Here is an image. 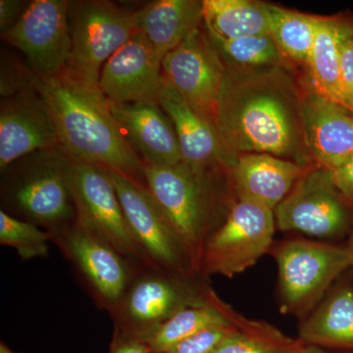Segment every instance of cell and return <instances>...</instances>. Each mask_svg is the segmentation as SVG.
<instances>
[{
  "mask_svg": "<svg viewBox=\"0 0 353 353\" xmlns=\"http://www.w3.org/2000/svg\"><path fill=\"white\" fill-rule=\"evenodd\" d=\"M304 92L285 65L226 66L214 113L221 141L236 157L267 153L314 166L304 136Z\"/></svg>",
  "mask_w": 353,
  "mask_h": 353,
  "instance_id": "cell-1",
  "label": "cell"
},
{
  "mask_svg": "<svg viewBox=\"0 0 353 353\" xmlns=\"http://www.w3.org/2000/svg\"><path fill=\"white\" fill-rule=\"evenodd\" d=\"M37 90L54 121L60 148L72 161L94 165L145 185L139 159L97 83L67 68L38 78Z\"/></svg>",
  "mask_w": 353,
  "mask_h": 353,
  "instance_id": "cell-2",
  "label": "cell"
},
{
  "mask_svg": "<svg viewBox=\"0 0 353 353\" xmlns=\"http://www.w3.org/2000/svg\"><path fill=\"white\" fill-rule=\"evenodd\" d=\"M72 160L62 150L27 155L2 172L1 210L48 234L77 218L71 185Z\"/></svg>",
  "mask_w": 353,
  "mask_h": 353,
  "instance_id": "cell-3",
  "label": "cell"
},
{
  "mask_svg": "<svg viewBox=\"0 0 353 353\" xmlns=\"http://www.w3.org/2000/svg\"><path fill=\"white\" fill-rule=\"evenodd\" d=\"M145 188L201 274L204 246L216 227L214 176L201 175L187 164L143 162Z\"/></svg>",
  "mask_w": 353,
  "mask_h": 353,
  "instance_id": "cell-4",
  "label": "cell"
},
{
  "mask_svg": "<svg viewBox=\"0 0 353 353\" xmlns=\"http://www.w3.org/2000/svg\"><path fill=\"white\" fill-rule=\"evenodd\" d=\"M197 276L139 265L110 314L114 331L145 339L182 309L205 303L213 290L196 284Z\"/></svg>",
  "mask_w": 353,
  "mask_h": 353,
  "instance_id": "cell-5",
  "label": "cell"
},
{
  "mask_svg": "<svg viewBox=\"0 0 353 353\" xmlns=\"http://www.w3.org/2000/svg\"><path fill=\"white\" fill-rule=\"evenodd\" d=\"M277 262L281 311L306 317L330 287L350 267L347 246L297 239L279 243Z\"/></svg>",
  "mask_w": 353,
  "mask_h": 353,
  "instance_id": "cell-6",
  "label": "cell"
},
{
  "mask_svg": "<svg viewBox=\"0 0 353 353\" xmlns=\"http://www.w3.org/2000/svg\"><path fill=\"white\" fill-rule=\"evenodd\" d=\"M77 279L101 310L113 312L139 265L118 252L101 234L77 219L50 234Z\"/></svg>",
  "mask_w": 353,
  "mask_h": 353,
  "instance_id": "cell-7",
  "label": "cell"
},
{
  "mask_svg": "<svg viewBox=\"0 0 353 353\" xmlns=\"http://www.w3.org/2000/svg\"><path fill=\"white\" fill-rule=\"evenodd\" d=\"M276 228L274 210L238 199L206 241L201 275L233 278L248 270L271 250Z\"/></svg>",
  "mask_w": 353,
  "mask_h": 353,
  "instance_id": "cell-8",
  "label": "cell"
},
{
  "mask_svg": "<svg viewBox=\"0 0 353 353\" xmlns=\"http://www.w3.org/2000/svg\"><path fill=\"white\" fill-rule=\"evenodd\" d=\"M68 19L72 39L68 69L99 85L109 58L138 32L134 11L108 1H70Z\"/></svg>",
  "mask_w": 353,
  "mask_h": 353,
  "instance_id": "cell-9",
  "label": "cell"
},
{
  "mask_svg": "<svg viewBox=\"0 0 353 353\" xmlns=\"http://www.w3.org/2000/svg\"><path fill=\"white\" fill-rule=\"evenodd\" d=\"M350 204L334 187L330 171L315 165L274 210L276 226L315 238H336L350 226Z\"/></svg>",
  "mask_w": 353,
  "mask_h": 353,
  "instance_id": "cell-10",
  "label": "cell"
},
{
  "mask_svg": "<svg viewBox=\"0 0 353 353\" xmlns=\"http://www.w3.org/2000/svg\"><path fill=\"white\" fill-rule=\"evenodd\" d=\"M66 0H34L2 39L19 50L28 66L39 78L58 75L68 68L71 57Z\"/></svg>",
  "mask_w": 353,
  "mask_h": 353,
  "instance_id": "cell-11",
  "label": "cell"
},
{
  "mask_svg": "<svg viewBox=\"0 0 353 353\" xmlns=\"http://www.w3.org/2000/svg\"><path fill=\"white\" fill-rule=\"evenodd\" d=\"M71 185L77 219L134 263L150 264L132 236L108 170L72 161Z\"/></svg>",
  "mask_w": 353,
  "mask_h": 353,
  "instance_id": "cell-12",
  "label": "cell"
},
{
  "mask_svg": "<svg viewBox=\"0 0 353 353\" xmlns=\"http://www.w3.org/2000/svg\"><path fill=\"white\" fill-rule=\"evenodd\" d=\"M226 66L208 32L199 28L162 61L164 80L176 94L214 125V113Z\"/></svg>",
  "mask_w": 353,
  "mask_h": 353,
  "instance_id": "cell-13",
  "label": "cell"
},
{
  "mask_svg": "<svg viewBox=\"0 0 353 353\" xmlns=\"http://www.w3.org/2000/svg\"><path fill=\"white\" fill-rule=\"evenodd\" d=\"M109 174L132 236L150 264L183 275L197 274L145 185L117 172Z\"/></svg>",
  "mask_w": 353,
  "mask_h": 353,
  "instance_id": "cell-14",
  "label": "cell"
},
{
  "mask_svg": "<svg viewBox=\"0 0 353 353\" xmlns=\"http://www.w3.org/2000/svg\"><path fill=\"white\" fill-rule=\"evenodd\" d=\"M61 150L54 121L36 88L2 97L0 171L31 153Z\"/></svg>",
  "mask_w": 353,
  "mask_h": 353,
  "instance_id": "cell-15",
  "label": "cell"
},
{
  "mask_svg": "<svg viewBox=\"0 0 353 353\" xmlns=\"http://www.w3.org/2000/svg\"><path fill=\"white\" fill-rule=\"evenodd\" d=\"M162 58L141 32L109 58L99 85L109 99L119 103H159L163 85Z\"/></svg>",
  "mask_w": 353,
  "mask_h": 353,
  "instance_id": "cell-16",
  "label": "cell"
},
{
  "mask_svg": "<svg viewBox=\"0 0 353 353\" xmlns=\"http://www.w3.org/2000/svg\"><path fill=\"white\" fill-rule=\"evenodd\" d=\"M158 102L175 127L183 163L201 175L223 172L229 176L238 157L227 150L214 125L190 108L165 80Z\"/></svg>",
  "mask_w": 353,
  "mask_h": 353,
  "instance_id": "cell-17",
  "label": "cell"
},
{
  "mask_svg": "<svg viewBox=\"0 0 353 353\" xmlns=\"http://www.w3.org/2000/svg\"><path fill=\"white\" fill-rule=\"evenodd\" d=\"M303 121L306 145L317 166L333 171L352 159V111L305 85Z\"/></svg>",
  "mask_w": 353,
  "mask_h": 353,
  "instance_id": "cell-18",
  "label": "cell"
},
{
  "mask_svg": "<svg viewBox=\"0 0 353 353\" xmlns=\"http://www.w3.org/2000/svg\"><path fill=\"white\" fill-rule=\"evenodd\" d=\"M108 103L125 137L141 152L145 163H183L175 127L159 103H119L109 99Z\"/></svg>",
  "mask_w": 353,
  "mask_h": 353,
  "instance_id": "cell-19",
  "label": "cell"
},
{
  "mask_svg": "<svg viewBox=\"0 0 353 353\" xmlns=\"http://www.w3.org/2000/svg\"><path fill=\"white\" fill-rule=\"evenodd\" d=\"M311 167L267 153H248L238 157L229 179L238 199L275 210Z\"/></svg>",
  "mask_w": 353,
  "mask_h": 353,
  "instance_id": "cell-20",
  "label": "cell"
},
{
  "mask_svg": "<svg viewBox=\"0 0 353 353\" xmlns=\"http://www.w3.org/2000/svg\"><path fill=\"white\" fill-rule=\"evenodd\" d=\"M137 29L160 57L175 50L203 25L202 0H157L134 11Z\"/></svg>",
  "mask_w": 353,
  "mask_h": 353,
  "instance_id": "cell-21",
  "label": "cell"
},
{
  "mask_svg": "<svg viewBox=\"0 0 353 353\" xmlns=\"http://www.w3.org/2000/svg\"><path fill=\"white\" fill-rule=\"evenodd\" d=\"M299 334L304 345L353 350V287L341 285L332 290L306 316Z\"/></svg>",
  "mask_w": 353,
  "mask_h": 353,
  "instance_id": "cell-22",
  "label": "cell"
},
{
  "mask_svg": "<svg viewBox=\"0 0 353 353\" xmlns=\"http://www.w3.org/2000/svg\"><path fill=\"white\" fill-rule=\"evenodd\" d=\"M352 27L338 18L319 16L314 46L304 69L306 88L341 105H343L340 79L341 43Z\"/></svg>",
  "mask_w": 353,
  "mask_h": 353,
  "instance_id": "cell-23",
  "label": "cell"
},
{
  "mask_svg": "<svg viewBox=\"0 0 353 353\" xmlns=\"http://www.w3.org/2000/svg\"><path fill=\"white\" fill-rule=\"evenodd\" d=\"M203 26L211 38L270 34V4L255 0H202Z\"/></svg>",
  "mask_w": 353,
  "mask_h": 353,
  "instance_id": "cell-24",
  "label": "cell"
},
{
  "mask_svg": "<svg viewBox=\"0 0 353 353\" xmlns=\"http://www.w3.org/2000/svg\"><path fill=\"white\" fill-rule=\"evenodd\" d=\"M234 314L236 311L212 292L205 303L182 309L143 340L153 353H162L204 330L231 324Z\"/></svg>",
  "mask_w": 353,
  "mask_h": 353,
  "instance_id": "cell-25",
  "label": "cell"
},
{
  "mask_svg": "<svg viewBox=\"0 0 353 353\" xmlns=\"http://www.w3.org/2000/svg\"><path fill=\"white\" fill-rule=\"evenodd\" d=\"M270 36L285 64L305 69L317 32L319 16L270 4Z\"/></svg>",
  "mask_w": 353,
  "mask_h": 353,
  "instance_id": "cell-26",
  "label": "cell"
},
{
  "mask_svg": "<svg viewBox=\"0 0 353 353\" xmlns=\"http://www.w3.org/2000/svg\"><path fill=\"white\" fill-rule=\"evenodd\" d=\"M236 324V329L221 341L214 353H292L304 345L269 323L238 314Z\"/></svg>",
  "mask_w": 353,
  "mask_h": 353,
  "instance_id": "cell-27",
  "label": "cell"
},
{
  "mask_svg": "<svg viewBox=\"0 0 353 353\" xmlns=\"http://www.w3.org/2000/svg\"><path fill=\"white\" fill-rule=\"evenodd\" d=\"M211 39L228 67L259 69L281 65L288 66L270 34L234 39Z\"/></svg>",
  "mask_w": 353,
  "mask_h": 353,
  "instance_id": "cell-28",
  "label": "cell"
},
{
  "mask_svg": "<svg viewBox=\"0 0 353 353\" xmlns=\"http://www.w3.org/2000/svg\"><path fill=\"white\" fill-rule=\"evenodd\" d=\"M50 243L46 230L0 210V243L15 250L21 259L48 257Z\"/></svg>",
  "mask_w": 353,
  "mask_h": 353,
  "instance_id": "cell-29",
  "label": "cell"
},
{
  "mask_svg": "<svg viewBox=\"0 0 353 353\" xmlns=\"http://www.w3.org/2000/svg\"><path fill=\"white\" fill-rule=\"evenodd\" d=\"M236 315L238 313L236 312L234 321L231 324L204 330L162 353H214L221 341L236 329Z\"/></svg>",
  "mask_w": 353,
  "mask_h": 353,
  "instance_id": "cell-30",
  "label": "cell"
},
{
  "mask_svg": "<svg viewBox=\"0 0 353 353\" xmlns=\"http://www.w3.org/2000/svg\"><path fill=\"white\" fill-rule=\"evenodd\" d=\"M39 77L30 67L24 66L14 58H2L1 97L18 94L24 90L37 88Z\"/></svg>",
  "mask_w": 353,
  "mask_h": 353,
  "instance_id": "cell-31",
  "label": "cell"
},
{
  "mask_svg": "<svg viewBox=\"0 0 353 353\" xmlns=\"http://www.w3.org/2000/svg\"><path fill=\"white\" fill-rule=\"evenodd\" d=\"M340 79L343 108L353 113V27L341 43Z\"/></svg>",
  "mask_w": 353,
  "mask_h": 353,
  "instance_id": "cell-32",
  "label": "cell"
},
{
  "mask_svg": "<svg viewBox=\"0 0 353 353\" xmlns=\"http://www.w3.org/2000/svg\"><path fill=\"white\" fill-rule=\"evenodd\" d=\"M108 353H153L143 339L113 332L112 341Z\"/></svg>",
  "mask_w": 353,
  "mask_h": 353,
  "instance_id": "cell-33",
  "label": "cell"
},
{
  "mask_svg": "<svg viewBox=\"0 0 353 353\" xmlns=\"http://www.w3.org/2000/svg\"><path fill=\"white\" fill-rule=\"evenodd\" d=\"M30 2L20 0H1L0 1V30L1 34L12 28L24 14Z\"/></svg>",
  "mask_w": 353,
  "mask_h": 353,
  "instance_id": "cell-34",
  "label": "cell"
},
{
  "mask_svg": "<svg viewBox=\"0 0 353 353\" xmlns=\"http://www.w3.org/2000/svg\"><path fill=\"white\" fill-rule=\"evenodd\" d=\"M330 173L336 190L350 203H353V158Z\"/></svg>",
  "mask_w": 353,
  "mask_h": 353,
  "instance_id": "cell-35",
  "label": "cell"
},
{
  "mask_svg": "<svg viewBox=\"0 0 353 353\" xmlns=\"http://www.w3.org/2000/svg\"><path fill=\"white\" fill-rule=\"evenodd\" d=\"M292 353H333L330 352L325 348L314 347V345H303V347H299L296 352Z\"/></svg>",
  "mask_w": 353,
  "mask_h": 353,
  "instance_id": "cell-36",
  "label": "cell"
},
{
  "mask_svg": "<svg viewBox=\"0 0 353 353\" xmlns=\"http://www.w3.org/2000/svg\"><path fill=\"white\" fill-rule=\"evenodd\" d=\"M347 250L348 252V256H350V267H353V231L352 236H350V241H348Z\"/></svg>",
  "mask_w": 353,
  "mask_h": 353,
  "instance_id": "cell-37",
  "label": "cell"
},
{
  "mask_svg": "<svg viewBox=\"0 0 353 353\" xmlns=\"http://www.w3.org/2000/svg\"><path fill=\"white\" fill-rule=\"evenodd\" d=\"M0 353H20V352H14V350H11V348H9L8 347H7L6 343H0Z\"/></svg>",
  "mask_w": 353,
  "mask_h": 353,
  "instance_id": "cell-38",
  "label": "cell"
}]
</instances>
